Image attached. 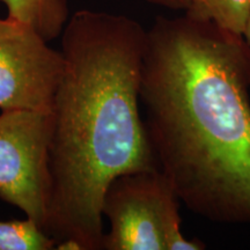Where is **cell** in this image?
Wrapping results in <instances>:
<instances>
[{"label": "cell", "instance_id": "277c9868", "mask_svg": "<svg viewBox=\"0 0 250 250\" xmlns=\"http://www.w3.org/2000/svg\"><path fill=\"white\" fill-rule=\"evenodd\" d=\"M51 111L0 114V199L20 208L45 232L51 175Z\"/></svg>", "mask_w": 250, "mask_h": 250}, {"label": "cell", "instance_id": "8992f818", "mask_svg": "<svg viewBox=\"0 0 250 250\" xmlns=\"http://www.w3.org/2000/svg\"><path fill=\"white\" fill-rule=\"evenodd\" d=\"M7 18L35 30L46 42L62 35L68 19L66 0H0Z\"/></svg>", "mask_w": 250, "mask_h": 250}, {"label": "cell", "instance_id": "9c48e42d", "mask_svg": "<svg viewBox=\"0 0 250 250\" xmlns=\"http://www.w3.org/2000/svg\"><path fill=\"white\" fill-rule=\"evenodd\" d=\"M145 1L156 6H161V7L186 11L188 6H189L190 0H145Z\"/></svg>", "mask_w": 250, "mask_h": 250}, {"label": "cell", "instance_id": "7a4b0ae2", "mask_svg": "<svg viewBox=\"0 0 250 250\" xmlns=\"http://www.w3.org/2000/svg\"><path fill=\"white\" fill-rule=\"evenodd\" d=\"M146 31L125 15L89 9L62 30L45 226L56 249H102L107 187L120 175L160 169L139 112Z\"/></svg>", "mask_w": 250, "mask_h": 250}, {"label": "cell", "instance_id": "5b68a950", "mask_svg": "<svg viewBox=\"0 0 250 250\" xmlns=\"http://www.w3.org/2000/svg\"><path fill=\"white\" fill-rule=\"evenodd\" d=\"M65 59L26 24L0 18V110L51 111Z\"/></svg>", "mask_w": 250, "mask_h": 250}, {"label": "cell", "instance_id": "ba28073f", "mask_svg": "<svg viewBox=\"0 0 250 250\" xmlns=\"http://www.w3.org/2000/svg\"><path fill=\"white\" fill-rule=\"evenodd\" d=\"M57 242L29 218L0 221V250H51Z\"/></svg>", "mask_w": 250, "mask_h": 250}, {"label": "cell", "instance_id": "6da1fadb", "mask_svg": "<svg viewBox=\"0 0 250 250\" xmlns=\"http://www.w3.org/2000/svg\"><path fill=\"white\" fill-rule=\"evenodd\" d=\"M249 89L242 36L186 14L146 31L140 101L159 168L214 223L250 224Z\"/></svg>", "mask_w": 250, "mask_h": 250}, {"label": "cell", "instance_id": "30bf717a", "mask_svg": "<svg viewBox=\"0 0 250 250\" xmlns=\"http://www.w3.org/2000/svg\"><path fill=\"white\" fill-rule=\"evenodd\" d=\"M242 39L245 41L247 51H248V58H249V73H250V14L248 17V20H247L245 29H243L242 33Z\"/></svg>", "mask_w": 250, "mask_h": 250}, {"label": "cell", "instance_id": "3957f363", "mask_svg": "<svg viewBox=\"0 0 250 250\" xmlns=\"http://www.w3.org/2000/svg\"><path fill=\"white\" fill-rule=\"evenodd\" d=\"M180 197L160 169L117 176L105 189L102 215L110 230L104 250H202L205 245L181 232Z\"/></svg>", "mask_w": 250, "mask_h": 250}, {"label": "cell", "instance_id": "52a82bcc", "mask_svg": "<svg viewBox=\"0 0 250 250\" xmlns=\"http://www.w3.org/2000/svg\"><path fill=\"white\" fill-rule=\"evenodd\" d=\"M184 12L187 17L242 36L250 14V0H190Z\"/></svg>", "mask_w": 250, "mask_h": 250}]
</instances>
